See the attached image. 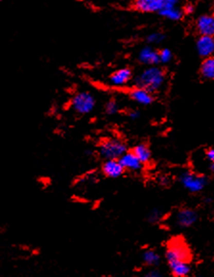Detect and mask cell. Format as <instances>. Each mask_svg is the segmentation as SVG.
<instances>
[{
  "instance_id": "6da1fadb",
  "label": "cell",
  "mask_w": 214,
  "mask_h": 277,
  "mask_svg": "<svg viewBox=\"0 0 214 277\" xmlns=\"http://www.w3.org/2000/svg\"><path fill=\"white\" fill-rule=\"evenodd\" d=\"M164 82L165 74L164 70L154 66L144 69L135 79V85L137 88H143L152 93L163 88Z\"/></svg>"
},
{
  "instance_id": "7a4b0ae2",
  "label": "cell",
  "mask_w": 214,
  "mask_h": 277,
  "mask_svg": "<svg viewBox=\"0 0 214 277\" xmlns=\"http://www.w3.org/2000/svg\"><path fill=\"white\" fill-rule=\"evenodd\" d=\"M126 150V145L118 139H107L99 145V153L106 161H118Z\"/></svg>"
},
{
  "instance_id": "3957f363",
  "label": "cell",
  "mask_w": 214,
  "mask_h": 277,
  "mask_svg": "<svg viewBox=\"0 0 214 277\" xmlns=\"http://www.w3.org/2000/svg\"><path fill=\"white\" fill-rule=\"evenodd\" d=\"M179 182L187 191L191 193H198L206 188L208 184V177L206 175L185 171L179 175Z\"/></svg>"
},
{
  "instance_id": "277c9868",
  "label": "cell",
  "mask_w": 214,
  "mask_h": 277,
  "mask_svg": "<svg viewBox=\"0 0 214 277\" xmlns=\"http://www.w3.org/2000/svg\"><path fill=\"white\" fill-rule=\"evenodd\" d=\"M96 105V99L93 93L88 91L79 92L72 100V108L79 114H88L91 113Z\"/></svg>"
},
{
  "instance_id": "5b68a950",
  "label": "cell",
  "mask_w": 214,
  "mask_h": 277,
  "mask_svg": "<svg viewBox=\"0 0 214 277\" xmlns=\"http://www.w3.org/2000/svg\"><path fill=\"white\" fill-rule=\"evenodd\" d=\"M166 261L168 260H181L189 262L191 254L189 248L182 240H172L165 251Z\"/></svg>"
},
{
  "instance_id": "8992f818",
  "label": "cell",
  "mask_w": 214,
  "mask_h": 277,
  "mask_svg": "<svg viewBox=\"0 0 214 277\" xmlns=\"http://www.w3.org/2000/svg\"><path fill=\"white\" fill-rule=\"evenodd\" d=\"M177 4L175 0H137L135 8L143 13H159L164 8L175 7Z\"/></svg>"
},
{
  "instance_id": "52a82bcc",
  "label": "cell",
  "mask_w": 214,
  "mask_h": 277,
  "mask_svg": "<svg viewBox=\"0 0 214 277\" xmlns=\"http://www.w3.org/2000/svg\"><path fill=\"white\" fill-rule=\"evenodd\" d=\"M199 219L198 213L191 208L180 209L175 216L176 226L180 228H189L194 226Z\"/></svg>"
},
{
  "instance_id": "ba28073f",
  "label": "cell",
  "mask_w": 214,
  "mask_h": 277,
  "mask_svg": "<svg viewBox=\"0 0 214 277\" xmlns=\"http://www.w3.org/2000/svg\"><path fill=\"white\" fill-rule=\"evenodd\" d=\"M196 28L201 36L214 37V15L205 14L198 17Z\"/></svg>"
},
{
  "instance_id": "9c48e42d",
  "label": "cell",
  "mask_w": 214,
  "mask_h": 277,
  "mask_svg": "<svg viewBox=\"0 0 214 277\" xmlns=\"http://www.w3.org/2000/svg\"><path fill=\"white\" fill-rule=\"evenodd\" d=\"M196 49L203 58L212 57L214 54V37L201 36L196 43Z\"/></svg>"
},
{
  "instance_id": "30bf717a",
  "label": "cell",
  "mask_w": 214,
  "mask_h": 277,
  "mask_svg": "<svg viewBox=\"0 0 214 277\" xmlns=\"http://www.w3.org/2000/svg\"><path fill=\"white\" fill-rule=\"evenodd\" d=\"M168 267L174 277H187L191 272L190 263L181 260H168Z\"/></svg>"
},
{
  "instance_id": "8fae6325",
  "label": "cell",
  "mask_w": 214,
  "mask_h": 277,
  "mask_svg": "<svg viewBox=\"0 0 214 277\" xmlns=\"http://www.w3.org/2000/svg\"><path fill=\"white\" fill-rule=\"evenodd\" d=\"M124 171V168L122 167L118 161H106L102 165L103 174L111 179L119 177L123 175Z\"/></svg>"
},
{
  "instance_id": "7c38bea8",
  "label": "cell",
  "mask_w": 214,
  "mask_h": 277,
  "mask_svg": "<svg viewBox=\"0 0 214 277\" xmlns=\"http://www.w3.org/2000/svg\"><path fill=\"white\" fill-rule=\"evenodd\" d=\"M132 78V72L128 68H121L111 75L109 82L114 87H123Z\"/></svg>"
},
{
  "instance_id": "4fadbf2b",
  "label": "cell",
  "mask_w": 214,
  "mask_h": 277,
  "mask_svg": "<svg viewBox=\"0 0 214 277\" xmlns=\"http://www.w3.org/2000/svg\"><path fill=\"white\" fill-rule=\"evenodd\" d=\"M124 170H131V171H138L142 168V163L137 160L134 153H126L122 155L118 160Z\"/></svg>"
},
{
  "instance_id": "5bb4252c",
  "label": "cell",
  "mask_w": 214,
  "mask_h": 277,
  "mask_svg": "<svg viewBox=\"0 0 214 277\" xmlns=\"http://www.w3.org/2000/svg\"><path fill=\"white\" fill-rule=\"evenodd\" d=\"M138 60L145 65H149L151 66H156L159 63L158 52L154 50L151 46H146L139 51Z\"/></svg>"
},
{
  "instance_id": "9a60e30c",
  "label": "cell",
  "mask_w": 214,
  "mask_h": 277,
  "mask_svg": "<svg viewBox=\"0 0 214 277\" xmlns=\"http://www.w3.org/2000/svg\"><path fill=\"white\" fill-rule=\"evenodd\" d=\"M130 95H131V98L135 102L139 104V105H143V106L151 105L153 103V101H154V98L152 96V93H150L147 90H145V89H143V88H135V89H133L131 91Z\"/></svg>"
},
{
  "instance_id": "2e32d148",
  "label": "cell",
  "mask_w": 214,
  "mask_h": 277,
  "mask_svg": "<svg viewBox=\"0 0 214 277\" xmlns=\"http://www.w3.org/2000/svg\"><path fill=\"white\" fill-rule=\"evenodd\" d=\"M202 76L207 80H214V57L205 58L200 69Z\"/></svg>"
},
{
  "instance_id": "e0dca14e",
  "label": "cell",
  "mask_w": 214,
  "mask_h": 277,
  "mask_svg": "<svg viewBox=\"0 0 214 277\" xmlns=\"http://www.w3.org/2000/svg\"><path fill=\"white\" fill-rule=\"evenodd\" d=\"M158 14L164 16V18H167L172 22H178L183 18L184 12L180 8L175 6V7L164 8Z\"/></svg>"
},
{
  "instance_id": "ac0fdd59",
  "label": "cell",
  "mask_w": 214,
  "mask_h": 277,
  "mask_svg": "<svg viewBox=\"0 0 214 277\" xmlns=\"http://www.w3.org/2000/svg\"><path fill=\"white\" fill-rule=\"evenodd\" d=\"M134 154L142 164L149 162L151 160V152L149 148L145 144H138L134 148Z\"/></svg>"
},
{
  "instance_id": "d6986e66",
  "label": "cell",
  "mask_w": 214,
  "mask_h": 277,
  "mask_svg": "<svg viewBox=\"0 0 214 277\" xmlns=\"http://www.w3.org/2000/svg\"><path fill=\"white\" fill-rule=\"evenodd\" d=\"M143 262L149 267H157L160 264V255L153 249H147L143 252Z\"/></svg>"
},
{
  "instance_id": "ffe728a7",
  "label": "cell",
  "mask_w": 214,
  "mask_h": 277,
  "mask_svg": "<svg viewBox=\"0 0 214 277\" xmlns=\"http://www.w3.org/2000/svg\"><path fill=\"white\" fill-rule=\"evenodd\" d=\"M163 217H164L163 211L160 209L154 208L148 213L147 221L150 224H157L158 222H160V220L163 219Z\"/></svg>"
},
{
  "instance_id": "44dd1931",
  "label": "cell",
  "mask_w": 214,
  "mask_h": 277,
  "mask_svg": "<svg viewBox=\"0 0 214 277\" xmlns=\"http://www.w3.org/2000/svg\"><path fill=\"white\" fill-rule=\"evenodd\" d=\"M165 38V35L163 33H153L146 37L147 43L150 44H160Z\"/></svg>"
},
{
  "instance_id": "7402d4cb",
  "label": "cell",
  "mask_w": 214,
  "mask_h": 277,
  "mask_svg": "<svg viewBox=\"0 0 214 277\" xmlns=\"http://www.w3.org/2000/svg\"><path fill=\"white\" fill-rule=\"evenodd\" d=\"M172 58H173V54L172 52L165 48L163 49L162 51L158 52V58H159V63H164V64H167L169 62H171Z\"/></svg>"
},
{
  "instance_id": "603a6c76",
  "label": "cell",
  "mask_w": 214,
  "mask_h": 277,
  "mask_svg": "<svg viewBox=\"0 0 214 277\" xmlns=\"http://www.w3.org/2000/svg\"><path fill=\"white\" fill-rule=\"evenodd\" d=\"M118 110H119V107H118L117 103L114 100L109 101L105 106V111L109 115H114L115 113L118 112Z\"/></svg>"
},
{
  "instance_id": "cb8c5ba5",
  "label": "cell",
  "mask_w": 214,
  "mask_h": 277,
  "mask_svg": "<svg viewBox=\"0 0 214 277\" xmlns=\"http://www.w3.org/2000/svg\"><path fill=\"white\" fill-rule=\"evenodd\" d=\"M143 277H164V274H163L159 270L154 269V270H149V271H147V272L143 275Z\"/></svg>"
},
{
  "instance_id": "d4e9b609",
  "label": "cell",
  "mask_w": 214,
  "mask_h": 277,
  "mask_svg": "<svg viewBox=\"0 0 214 277\" xmlns=\"http://www.w3.org/2000/svg\"><path fill=\"white\" fill-rule=\"evenodd\" d=\"M206 156H207V161L210 163H214V148H210L207 150Z\"/></svg>"
},
{
  "instance_id": "484cf974",
  "label": "cell",
  "mask_w": 214,
  "mask_h": 277,
  "mask_svg": "<svg viewBox=\"0 0 214 277\" xmlns=\"http://www.w3.org/2000/svg\"><path fill=\"white\" fill-rule=\"evenodd\" d=\"M194 11H195L194 5L191 4V3H188V4H186L185 8H184V11H183V12H185L186 14H192Z\"/></svg>"
},
{
  "instance_id": "4316f807",
  "label": "cell",
  "mask_w": 214,
  "mask_h": 277,
  "mask_svg": "<svg viewBox=\"0 0 214 277\" xmlns=\"http://www.w3.org/2000/svg\"><path fill=\"white\" fill-rule=\"evenodd\" d=\"M129 117H130L131 119L135 120V119H137V118L140 117V112H139L138 110H131V111L129 112Z\"/></svg>"
},
{
  "instance_id": "83f0119b",
  "label": "cell",
  "mask_w": 214,
  "mask_h": 277,
  "mask_svg": "<svg viewBox=\"0 0 214 277\" xmlns=\"http://www.w3.org/2000/svg\"><path fill=\"white\" fill-rule=\"evenodd\" d=\"M210 170L214 173V163H211V164H210Z\"/></svg>"
},
{
  "instance_id": "f1b7e54d",
  "label": "cell",
  "mask_w": 214,
  "mask_h": 277,
  "mask_svg": "<svg viewBox=\"0 0 214 277\" xmlns=\"http://www.w3.org/2000/svg\"><path fill=\"white\" fill-rule=\"evenodd\" d=\"M199 277H201V276H199Z\"/></svg>"
}]
</instances>
